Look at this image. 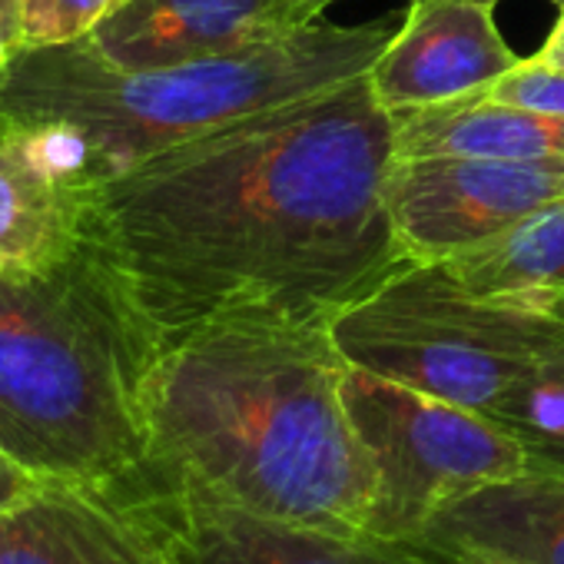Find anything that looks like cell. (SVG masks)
Instances as JSON below:
<instances>
[{"instance_id": "1", "label": "cell", "mask_w": 564, "mask_h": 564, "mask_svg": "<svg viewBox=\"0 0 564 564\" xmlns=\"http://www.w3.org/2000/svg\"><path fill=\"white\" fill-rule=\"evenodd\" d=\"M369 74L153 153L80 189V259L150 356L226 319L323 323L409 256Z\"/></svg>"}, {"instance_id": "2", "label": "cell", "mask_w": 564, "mask_h": 564, "mask_svg": "<svg viewBox=\"0 0 564 564\" xmlns=\"http://www.w3.org/2000/svg\"><path fill=\"white\" fill-rule=\"evenodd\" d=\"M346 369L323 323L226 319L170 343L143 379L137 478L369 534L376 475L346 412Z\"/></svg>"}, {"instance_id": "3", "label": "cell", "mask_w": 564, "mask_h": 564, "mask_svg": "<svg viewBox=\"0 0 564 564\" xmlns=\"http://www.w3.org/2000/svg\"><path fill=\"white\" fill-rule=\"evenodd\" d=\"M402 21H316L269 44L143 70L104 61L87 41L18 51L0 74V130L64 120L90 140L107 180L193 137L366 77Z\"/></svg>"}, {"instance_id": "4", "label": "cell", "mask_w": 564, "mask_h": 564, "mask_svg": "<svg viewBox=\"0 0 564 564\" xmlns=\"http://www.w3.org/2000/svg\"><path fill=\"white\" fill-rule=\"evenodd\" d=\"M150 362L80 252L47 275L0 272V452L31 478L133 481Z\"/></svg>"}, {"instance_id": "5", "label": "cell", "mask_w": 564, "mask_h": 564, "mask_svg": "<svg viewBox=\"0 0 564 564\" xmlns=\"http://www.w3.org/2000/svg\"><path fill=\"white\" fill-rule=\"evenodd\" d=\"M329 336L356 369L491 415L564 343V313L475 296L445 262H405L346 306Z\"/></svg>"}, {"instance_id": "6", "label": "cell", "mask_w": 564, "mask_h": 564, "mask_svg": "<svg viewBox=\"0 0 564 564\" xmlns=\"http://www.w3.org/2000/svg\"><path fill=\"white\" fill-rule=\"evenodd\" d=\"M343 399L376 475L372 538L409 547L448 501L528 468L524 445L475 409L356 366Z\"/></svg>"}, {"instance_id": "7", "label": "cell", "mask_w": 564, "mask_h": 564, "mask_svg": "<svg viewBox=\"0 0 564 564\" xmlns=\"http://www.w3.org/2000/svg\"><path fill=\"white\" fill-rule=\"evenodd\" d=\"M564 196V163L505 156L395 160L386 206L409 262H442Z\"/></svg>"}, {"instance_id": "8", "label": "cell", "mask_w": 564, "mask_h": 564, "mask_svg": "<svg viewBox=\"0 0 564 564\" xmlns=\"http://www.w3.org/2000/svg\"><path fill=\"white\" fill-rule=\"evenodd\" d=\"M0 564H186L143 481H37L0 505Z\"/></svg>"}, {"instance_id": "9", "label": "cell", "mask_w": 564, "mask_h": 564, "mask_svg": "<svg viewBox=\"0 0 564 564\" xmlns=\"http://www.w3.org/2000/svg\"><path fill=\"white\" fill-rule=\"evenodd\" d=\"M518 54L475 0H412L402 28L369 70L376 100L392 113H415L465 100L491 87Z\"/></svg>"}, {"instance_id": "10", "label": "cell", "mask_w": 564, "mask_h": 564, "mask_svg": "<svg viewBox=\"0 0 564 564\" xmlns=\"http://www.w3.org/2000/svg\"><path fill=\"white\" fill-rule=\"evenodd\" d=\"M319 18L310 0H127L87 44L117 67L143 70L269 44Z\"/></svg>"}, {"instance_id": "11", "label": "cell", "mask_w": 564, "mask_h": 564, "mask_svg": "<svg viewBox=\"0 0 564 564\" xmlns=\"http://www.w3.org/2000/svg\"><path fill=\"white\" fill-rule=\"evenodd\" d=\"M150 491L160 498L186 564H415L412 547L372 534L290 521L206 491Z\"/></svg>"}, {"instance_id": "12", "label": "cell", "mask_w": 564, "mask_h": 564, "mask_svg": "<svg viewBox=\"0 0 564 564\" xmlns=\"http://www.w3.org/2000/svg\"><path fill=\"white\" fill-rule=\"evenodd\" d=\"M409 547H471L518 564H564V471L528 465L448 501Z\"/></svg>"}, {"instance_id": "13", "label": "cell", "mask_w": 564, "mask_h": 564, "mask_svg": "<svg viewBox=\"0 0 564 564\" xmlns=\"http://www.w3.org/2000/svg\"><path fill=\"white\" fill-rule=\"evenodd\" d=\"M425 156H505L564 163V113L465 97L395 117V160Z\"/></svg>"}, {"instance_id": "14", "label": "cell", "mask_w": 564, "mask_h": 564, "mask_svg": "<svg viewBox=\"0 0 564 564\" xmlns=\"http://www.w3.org/2000/svg\"><path fill=\"white\" fill-rule=\"evenodd\" d=\"M442 262L475 296L564 313V196Z\"/></svg>"}, {"instance_id": "15", "label": "cell", "mask_w": 564, "mask_h": 564, "mask_svg": "<svg viewBox=\"0 0 564 564\" xmlns=\"http://www.w3.org/2000/svg\"><path fill=\"white\" fill-rule=\"evenodd\" d=\"M80 189L37 173L0 140V272L47 275L70 265L77 239Z\"/></svg>"}, {"instance_id": "16", "label": "cell", "mask_w": 564, "mask_h": 564, "mask_svg": "<svg viewBox=\"0 0 564 564\" xmlns=\"http://www.w3.org/2000/svg\"><path fill=\"white\" fill-rule=\"evenodd\" d=\"M528 452V465L564 471V343L547 352L491 412Z\"/></svg>"}, {"instance_id": "17", "label": "cell", "mask_w": 564, "mask_h": 564, "mask_svg": "<svg viewBox=\"0 0 564 564\" xmlns=\"http://www.w3.org/2000/svg\"><path fill=\"white\" fill-rule=\"evenodd\" d=\"M127 0H21V51L87 41Z\"/></svg>"}, {"instance_id": "18", "label": "cell", "mask_w": 564, "mask_h": 564, "mask_svg": "<svg viewBox=\"0 0 564 564\" xmlns=\"http://www.w3.org/2000/svg\"><path fill=\"white\" fill-rule=\"evenodd\" d=\"M475 97L491 104L524 107V110L564 113V70L538 57H521L518 67H511L505 77H498L491 87H485Z\"/></svg>"}, {"instance_id": "19", "label": "cell", "mask_w": 564, "mask_h": 564, "mask_svg": "<svg viewBox=\"0 0 564 564\" xmlns=\"http://www.w3.org/2000/svg\"><path fill=\"white\" fill-rule=\"evenodd\" d=\"M415 564H518L501 554L471 551V547H412Z\"/></svg>"}, {"instance_id": "20", "label": "cell", "mask_w": 564, "mask_h": 564, "mask_svg": "<svg viewBox=\"0 0 564 564\" xmlns=\"http://www.w3.org/2000/svg\"><path fill=\"white\" fill-rule=\"evenodd\" d=\"M37 485V478H31L28 471H21L4 452H0V505H8L14 498H21L24 491H31Z\"/></svg>"}, {"instance_id": "21", "label": "cell", "mask_w": 564, "mask_h": 564, "mask_svg": "<svg viewBox=\"0 0 564 564\" xmlns=\"http://www.w3.org/2000/svg\"><path fill=\"white\" fill-rule=\"evenodd\" d=\"M534 57H538V61H544V64H551V67H561V70H564V11H561L557 24L551 28V34H547L544 47H541Z\"/></svg>"}, {"instance_id": "22", "label": "cell", "mask_w": 564, "mask_h": 564, "mask_svg": "<svg viewBox=\"0 0 564 564\" xmlns=\"http://www.w3.org/2000/svg\"><path fill=\"white\" fill-rule=\"evenodd\" d=\"M18 18H21V0H0V28H4V31L14 37V44H18V51H21V37H18Z\"/></svg>"}, {"instance_id": "23", "label": "cell", "mask_w": 564, "mask_h": 564, "mask_svg": "<svg viewBox=\"0 0 564 564\" xmlns=\"http://www.w3.org/2000/svg\"><path fill=\"white\" fill-rule=\"evenodd\" d=\"M310 4H313V8H316L319 14H323V11H326L329 4H336V0H310Z\"/></svg>"}, {"instance_id": "24", "label": "cell", "mask_w": 564, "mask_h": 564, "mask_svg": "<svg viewBox=\"0 0 564 564\" xmlns=\"http://www.w3.org/2000/svg\"><path fill=\"white\" fill-rule=\"evenodd\" d=\"M475 4H485V8H491V11H495V4H498V0H475Z\"/></svg>"}, {"instance_id": "25", "label": "cell", "mask_w": 564, "mask_h": 564, "mask_svg": "<svg viewBox=\"0 0 564 564\" xmlns=\"http://www.w3.org/2000/svg\"><path fill=\"white\" fill-rule=\"evenodd\" d=\"M551 4H554V8H557V14H561V11H564V0H551Z\"/></svg>"}]
</instances>
